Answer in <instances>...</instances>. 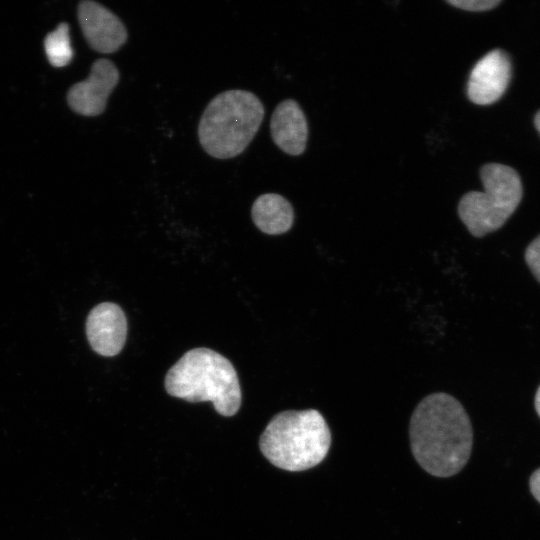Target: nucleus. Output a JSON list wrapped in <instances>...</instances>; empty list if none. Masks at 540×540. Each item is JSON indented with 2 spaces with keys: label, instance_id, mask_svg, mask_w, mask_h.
Here are the masks:
<instances>
[{
  "label": "nucleus",
  "instance_id": "nucleus-11",
  "mask_svg": "<svg viewBox=\"0 0 540 540\" xmlns=\"http://www.w3.org/2000/svg\"><path fill=\"white\" fill-rule=\"evenodd\" d=\"M251 216L256 227L269 235L287 232L294 221L292 205L277 193H265L256 198Z\"/></svg>",
  "mask_w": 540,
  "mask_h": 540
},
{
  "label": "nucleus",
  "instance_id": "nucleus-8",
  "mask_svg": "<svg viewBox=\"0 0 540 540\" xmlns=\"http://www.w3.org/2000/svg\"><path fill=\"white\" fill-rule=\"evenodd\" d=\"M509 55L494 49L484 55L471 70L468 83V98L478 105H490L501 98L511 79Z\"/></svg>",
  "mask_w": 540,
  "mask_h": 540
},
{
  "label": "nucleus",
  "instance_id": "nucleus-16",
  "mask_svg": "<svg viewBox=\"0 0 540 540\" xmlns=\"http://www.w3.org/2000/svg\"><path fill=\"white\" fill-rule=\"evenodd\" d=\"M535 409H536V412L538 413L539 417H540V386L536 392V395H535Z\"/></svg>",
  "mask_w": 540,
  "mask_h": 540
},
{
  "label": "nucleus",
  "instance_id": "nucleus-17",
  "mask_svg": "<svg viewBox=\"0 0 540 540\" xmlns=\"http://www.w3.org/2000/svg\"><path fill=\"white\" fill-rule=\"evenodd\" d=\"M534 123H535L536 129L538 130L540 134V110L535 115Z\"/></svg>",
  "mask_w": 540,
  "mask_h": 540
},
{
  "label": "nucleus",
  "instance_id": "nucleus-3",
  "mask_svg": "<svg viewBox=\"0 0 540 540\" xmlns=\"http://www.w3.org/2000/svg\"><path fill=\"white\" fill-rule=\"evenodd\" d=\"M331 446L330 428L316 409L276 414L259 439L264 457L274 466L300 472L320 464Z\"/></svg>",
  "mask_w": 540,
  "mask_h": 540
},
{
  "label": "nucleus",
  "instance_id": "nucleus-6",
  "mask_svg": "<svg viewBox=\"0 0 540 540\" xmlns=\"http://www.w3.org/2000/svg\"><path fill=\"white\" fill-rule=\"evenodd\" d=\"M120 80L119 70L109 59L96 60L89 77L70 87L67 102L70 108L82 116L94 117L104 112L107 100Z\"/></svg>",
  "mask_w": 540,
  "mask_h": 540
},
{
  "label": "nucleus",
  "instance_id": "nucleus-14",
  "mask_svg": "<svg viewBox=\"0 0 540 540\" xmlns=\"http://www.w3.org/2000/svg\"><path fill=\"white\" fill-rule=\"evenodd\" d=\"M525 260L533 275L540 282V235L528 245L525 251Z\"/></svg>",
  "mask_w": 540,
  "mask_h": 540
},
{
  "label": "nucleus",
  "instance_id": "nucleus-15",
  "mask_svg": "<svg viewBox=\"0 0 540 540\" xmlns=\"http://www.w3.org/2000/svg\"><path fill=\"white\" fill-rule=\"evenodd\" d=\"M529 485L532 495L540 503V468L531 475Z\"/></svg>",
  "mask_w": 540,
  "mask_h": 540
},
{
  "label": "nucleus",
  "instance_id": "nucleus-10",
  "mask_svg": "<svg viewBox=\"0 0 540 540\" xmlns=\"http://www.w3.org/2000/svg\"><path fill=\"white\" fill-rule=\"evenodd\" d=\"M270 132L274 143L285 153L297 156L304 152L308 137L307 121L299 104L287 99L273 111Z\"/></svg>",
  "mask_w": 540,
  "mask_h": 540
},
{
  "label": "nucleus",
  "instance_id": "nucleus-5",
  "mask_svg": "<svg viewBox=\"0 0 540 540\" xmlns=\"http://www.w3.org/2000/svg\"><path fill=\"white\" fill-rule=\"evenodd\" d=\"M480 178L484 191H470L458 204L460 219L475 237L499 229L514 213L523 194L518 173L507 165L485 164Z\"/></svg>",
  "mask_w": 540,
  "mask_h": 540
},
{
  "label": "nucleus",
  "instance_id": "nucleus-9",
  "mask_svg": "<svg viewBox=\"0 0 540 540\" xmlns=\"http://www.w3.org/2000/svg\"><path fill=\"white\" fill-rule=\"evenodd\" d=\"M86 333L96 353L106 357L117 355L127 337V320L123 310L111 302L98 304L87 317Z\"/></svg>",
  "mask_w": 540,
  "mask_h": 540
},
{
  "label": "nucleus",
  "instance_id": "nucleus-1",
  "mask_svg": "<svg viewBox=\"0 0 540 540\" xmlns=\"http://www.w3.org/2000/svg\"><path fill=\"white\" fill-rule=\"evenodd\" d=\"M414 459L432 476L446 478L467 464L473 429L463 405L452 395L436 392L424 397L409 423Z\"/></svg>",
  "mask_w": 540,
  "mask_h": 540
},
{
  "label": "nucleus",
  "instance_id": "nucleus-12",
  "mask_svg": "<svg viewBox=\"0 0 540 540\" xmlns=\"http://www.w3.org/2000/svg\"><path fill=\"white\" fill-rule=\"evenodd\" d=\"M44 48L52 66L64 67L71 62L73 50L70 44L69 26L67 23H60L54 31L46 36Z\"/></svg>",
  "mask_w": 540,
  "mask_h": 540
},
{
  "label": "nucleus",
  "instance_id": "nucleus-2",
  "mask_svg": "<svg viewBox=\"0 0 540 540\" xmlns=\"http://www.w3.org/2000/svg\"><path fill=\"white\" fill-rule=\"evenodd\" d=\"M165 389L188 402H212L222 416L235 415L241 406V388L231 362L209 348L187 351L167 372Z\"/></svg>",
  "mask_w": 540,
  "mask_h": 540
},
{
  "label": "nucleus",
  "instance_id": "nucleus-7",
  "mask_svg": "<svg viewBox=\"0 0 540 540\" xmlns=\"http://www.w3.org/2000/svg\"><path fill=\"white\" fill-rule=\"evenodd\" d=\"M77 14L83 35L93 50L110 54L126 43L128 32L125 25L105 6L85 0L79 3Z\"/></svg>",
  "mask_w": 540,
  "mask_h": 540
},
{
  "label": "nucleus",
  "instance_id": "nucleus-13",
  "mask_svg": "<svg viewBox=\"0 0 540 540\" xmlns=\"http://www.w3.org/2000/svg\"><path fill=\"white\" fill-rule=\"evenodd\" d=\"M447 3L463 10L482 12L493 9L501 0H447Z\"/></svg>",
  "mask_w": 540,
  "mask_h": 540
},
{
  "label": "nucleus",
  "instance_id": "nucleus-4",
  "mask_svg": "<svg viewBox=\"0 0 540 540\" xmlns=\"http://www.w3.org/2000/svg\"><path fill=\"white\" fill-rule=\"evenodd\" d=\"M264 114L261 100L250 91L232 89L216 95L199 121L201 147L217 159L238 156L255 137Z\"/></svg>",
  "mask_w": 540,
  "mask_h": 540
}]
</instances>
